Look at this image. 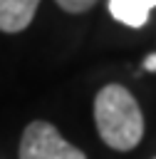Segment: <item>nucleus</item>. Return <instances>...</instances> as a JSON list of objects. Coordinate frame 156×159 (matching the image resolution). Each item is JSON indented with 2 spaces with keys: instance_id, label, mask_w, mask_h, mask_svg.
Returning <instances> with one entry per match:
<instances>
[{
  "instance_id": "obj_7",
  "label": "nucleus",
  "mask_w": 156,
  "mask_h": 159,
  "mask_svg": "<svg viewBox=\"0 0 156 159\" xmlns=\"http://www.w3.org/2000/svg\"><path fill=\"white\" fill-rule=\"evenodd\" d=\"M154 159H156V157H154Z\"/></svg>"
},
{
  "instance_id": "obj_6",
  "label": "nucleus",
  "mask_w": 156,
  "mask_h": 159,
  "mask_svg": "<svg viewBox=\"0 0 156 159\" xmlns=\"http://www.w3.org/2000/svg\"><path fill=\"white\" fill-rule=\"evenodd\" d=\"M144 70H146V72H154V70H156V52L144 60Z\"/></svg>"
},
{
  "instance_id": "obj_1",
  "label": "nucleus",
  "mask_w": 156,
  "mask_h": 159,
  "mask_svg": "<svg viewBox=\"0 0 156 159\" xmlns=\"http://www.w3.org/2000/svg\"><path fill=\"white\" fill-rule=\"evenodd\" d=\"M94 124L114 152H131L144 137V114L136 97L119 82L104 84L94 97Z\"/></svg>"
},
{
  "instance_id": "obj_5",
  "label": "nucleus",
  "mask_w": 156,
  "mask_h": 159,
  "mask_svg": "<svg viewBox=\"0 0 156 159\" xmlns=\"http://www.w3.org/2000/svg\"><path fill=\"white\" fill-rule=\"evenodd\" d=\"M64 12H72V15H79V12H87L97 0H54Z\"/></svg>"
},
{
  "instance_id": "obj_3",
  "label": "nucleus",
  "mask_w": 156,
  "mask_h": 159,
  "mask_svg": "<svg viewBox=\"0 0 156 159\" xmlns=\"http://www.w3.org/2000/svg\"><path fill=\"white\" fill-rule=\"evenodd\" d=\"M37 5L40 0H0V32H22L32 22Z\"/></svg>"
},
{
  "instance_id": "obj_4",
  "label": "nucleus",
  "mask_w": 156,
  "mask_h": 159,
  "mask_svg": "<svg viewBox=\"0 0 156 159\" xmlns=\"http://www.w3.org/2000/svg\"><path fill=\"white\" fill-rule=\"evenodd\" d=\"M154 7H156V0H109L111 17L134 30H139L149 22V12Z\"/></svg>"
},
{
  "instance_id": "obj_2",
  "label": "nucleus",
  "mask_w": 156,
  "mask_h": 159,
  "mask_svg": "<svg viewBox=\"0 0 156 159\" xmlns=\"http://www.w3.org/2000/svg\"><path fill=\"white\" fill-rule=\"evenodd\" d=\"M20 159H87V154L69 144L54 124L35 119L20 137Z\"/></svg>"
}]
</instances>
